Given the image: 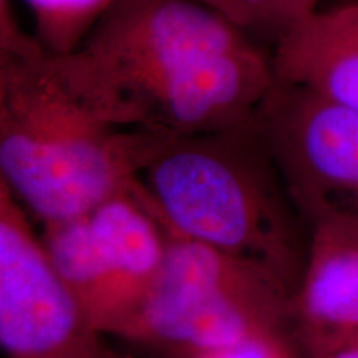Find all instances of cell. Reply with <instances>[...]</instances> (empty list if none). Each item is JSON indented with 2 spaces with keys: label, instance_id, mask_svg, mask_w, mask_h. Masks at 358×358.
<instances>
[{
  "label": "cell",
  "instance_id": "obj_1",
  "mask_svg": "<svg viewBox=\"0 0 358 358\" xmlns=\"http://www.w3.org/2000/svg\"><path fill=\"white\" fill-rule=\"evenodd\" d=\"M168 138L134 123L82 50L0 52V179L42 224L129 189Z\"/></svg>",
  "mask_w": 358,
  "mask_h": 358
},
{
  "label": "cell",
  "instance_id": "obj_2",
  "mask_svg": "<svg viewBox=\"0 0 358 358\" xmlns=\"http://www.w3.org/2000/svg\"><path fill=\"white\" fill-rule=\"evenodd\" d=\"M138 127H248L279 85L274 57L199 0H115L80 48Z\"/></svg>",
  "mask_w": 358,
  "mask_h": 358
},
{
  "label": "cell",
  "instance_id": "obj_3",
  "mask_svg": "<svg viewBox=\"0 0 358 358\" xmlns=\"http://www.w3.org/2000/svg\"><path fill=\"white\" fill-rule=\"evenodd\" d=\"M138 179L168 229L266 268L295 294L307 252L302 214L257 120L168 138Z\"/></svg>",
  "mask_w": 358,
  "mask_h": 358
},
{
  "label": "cell",
  "instance_id": "obj_4",
  "mask_svg": "<svg viewBox=\"0 0 358 358\" xmlns=\"http://www.w3.org/2000/svg\"><path fill=\"white\" fill-rule=\"evenodd\" d=\"M166 232L163 272L115 340L158 358H192L261 334H290L294 292L284 282L256 264Z\"/></svg>",
  "mask_w": 358,
  "mask_h": 358
},
{
  "label": "cell",
  "instance_id": "obj_5",
  "mask_svg": "<svg viewBox=\"0 0 358 358\" xmlns=\"http://www.w3.org/2000/svg\"><path fill=\"white\" fill-rule=\"evenodd\" d=\"M57 274L29 211L0 179V345L6 358H134Z\"/></svg>",
  "mask_w": 358,
  "mask_h": 358
},
{
  "label": "cell",
  "instance_id": "obj_6",
  "mask_svg": "<svg viewBox=\"0 0 358 358\" xmlns=\"http://www.w3.org/2000/svg\"><path fill=\"white\" fill-rule=\"evenodd\" d=\"M257 123L303 221L358 224L357 111L279 83Z\"/></svg>",
  "mask_w": 358,
  "mask_h": 358
},
{
  "label": "cell",
  "instance_id": "obj_7",
  "mask_svg": "<svg viewBox=\"0 0 358 358\" xmlns=\"http://www.w3.org/2000/svg\"><path fill=\"white\" fill-rule=\"evenodd\" d=\"M308 229L290 319L302 357L358 330V224L324 219Z\"/></svg>",
  "mask_w": 358,
  "mask_h": 358
},
{
  "label": "cell",
  "instance_id": "obj_8",
  "mask_svg": "<svg viewBox=\"0 0 358 358\" xmlns=\"http://www.w3.org/2000/svg\"><path fill=\"white\" fill-rule=\"evenodd\" d=\"M88 217L113 287L115 338L158 282L168 257V232L140 179L98 204Z\"/></svg>",
  "mask_w": 358,
  "mask_h": 358
},
{
  "label": "cell",
  "instance_id": "obj_9",
  "mask_svg": "<svg viewBox=\"0 0 358 358\" xmlns=\"http://www.w3.org/2000/svg\"><path fill=\"white\" fill-rule=\"evenodd\" d=\"M279 83L358 113V2L317 12L272 52Z\"/></svg>",
  "mask_w": 358,
  "mask_h": 358
},
{
  "label": "cell",
  "instance_id": "obj_10",
  "mask_svg": "<svg viewBox=\"0 0 358 358\" xmlns=\"http://www.w3.org/2000/svg\"><path fill=\"white\" fill-rule=\"evenodd\" d=\"M42 226L40 236L53 268L98 329L111 337L116 324L113 287L88 214Z\"/></svg>",
  "mask_w": 358,
  "mask_h": 358
},
{
  "label": "cell",
  "instance_id": "obj_11",
  "mask_svg": "<svg viewBox=\"0 0 358 358\" xmlns=\"http://www.w3.org/2000/svg\"><path fill=\"white\" fill-rule=\"evenodd\" d=\"M250 40L274 48L319 12V0H199Z\"/></svg>",
  "mask_w": 358,
  "mask_h": 358
},
{
  "label": "cell",
  "instance_id": "obj_12",
  "mask_svg": "<svg viewBox=\"0 0 358 358\" xmlns=\"http://www.w3.org/2000/svg\"><path fill=\"white\" fill-rule=\"evenodd\" d=\"M34 17L35 37L48 53L66 55L85 40L115 0H24Z\"/></svg>",
  "mask_w": 358,
  "mask_h": 358
},
{
  "label": "cell",
  "instance_id": "obj_13",
  "mask_svg": "<svg viewBox=\"0 0 358 358\" xmlns=\"http://www.w3.org/2000/svg\"><path fill=\"white\" fill-rule=\"evenodd\" d=\"M192 358H303L289 332H267Z\"/></svg>",
  "mask_w": 358,
  "mask_h": 358
},
{
  "label": "cell",
  "instance_id": "obj_14",
  "mask_svg": "<svg viewBox=\"0 0 358 358\" xmlns=\"http://www.w3.org/2000/svg\"><path fill=\"white\" fill-rule=\"evenodd\" d=\"M303 358H358V330L319 350L306 353Z\"/></svg>",
  "mask_w": 358,
  "mask_h": 358
}]
</instances>
